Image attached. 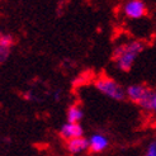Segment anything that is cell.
Masks as SVG:
<instances>
[{"label":"cell","instance_id":"4","mask_svg":"<svg viewBox=\"0 0 156 156\" xmlns=\"http://www.w3.org/2000/svg\"><path fill=\"white\" fill-rule=\"evenodd\" d=\"M123 14L129 19H141L147 14V5L144 0H128L123 5Z\"/></svg>","mask_w":156,"mask_h":156},{"label":"cell","instance_id":"9","mask_svg":"<svg viewBox=\"0 0 156 156\" xmlns=\"http://www.w3.org/2000/svg\"><path fill=\"white\" fill-rule=\"evenodd\" d=\"M84 118V112L79 104H73L70 105L67 112H66V119L67 122L73 123H80L81 119Z\"/></svg>","mask_w":156,"mask_h":156},{"label":"cell","instance_id":"7","mask_svg":"<svg viewBox=\"0 0 156 156\" xmlns=\"http://www.w3.org/2000/svg\"><path fill=\"white\" fill-rule=\"evenodd\" d=\"M109 147V140L103 133H94L89 138V152L100 154Z\"/></svg>","mask_w":156,"mask_h":156},{"label":"cell","instance_id":"6","mask_svg":"<svg viewBox=\"0 0 156 156\" xmlns=\"http://www.w3.org/2000/svg\"><path fill=\"white\" fill-rule=\"evenodd\" d=\"M13 46H14V37L10 33L0 32V64H4L10 57Z\"/></svg>","mask_w":156,"mask_h":156},{"label":"cell","instance_id":"5","mask_svg":"<svg viewBox=\"0 0 156 156\" xmlns=\"http://www.w3.org/2000/svg\"><path fill=\"white\" fill-rule=\"evenodd\" d=\"M66 150L71 155H79L85 151H89V140L84 136L75 137L66 141Z\"/></svg>","mask_w":156,"mask_h":156},{"label":"cell","instance_id":"2","mask_svg":"<svg viewBox=\"0 0 156 156\" xmlns=\"http://www.w3.org/2000/svg\"><path fill=\"white\" fill-rule=\"evenodd\" d=\"M94 87L100 94H103L104 97L112 100H115V102H122V100L127 99L126 90L123 89V87L119 83H117L112 77L108 76L98 77L94 83Z\"/></svg>","mask_w":156,"mask_h":156},{"label":"cell","instance_id":"8","mask_svg":"<svg viewBox=\"0 0 156 156\" xmlns=\"http://www.w3.org/2000/svg\"><path fill=\"white\" fill-rule=\"evenodd\" d=\"M80 136H84V128L81 127L80 123L67 122L60 128V137L64 138L65 141L75 137H80Z\"/></svg>","mask_w":156,"mask_h":156},{"label":"cell","instance_id":"3","mask_svg":"<svg viewBox=\"0 0 156 156\" xmlns=\"http://www.w3.org/2000/svg\"><path fill=\"white\" fill-rule=\"evenodd\" d=\"M152 94V89L145 84H133L126 89V97L129 102L135 103L144 111H147L150 103V98Z\"/></svg>","mask_w":156,"mask_h":156},{"label":"cell","instance_id":"11","mask_svg":"<svg viewBox=\"0 0 156 156\" xmlns=\"http://www.w3.org/2000/svg\"><path fill=\"white\" fill-rule=\"evenodd\" d=\"M146 156H156V141L150 142L146 149Z\"/></svg>","mask_w":156,"mask_h":156},{"label":"cell","instance_id":"1","mask_svg":"<svg viewBox=\"0 0 156 156\" xmlns=\"http://www.w3.org/2000/svg\"><path fill=\"white\" fill-rule=\"evenodd\" d=\"M144 50L145 44L141 41H131L115 46L112 55L115 67L123 73H128Z\"/></svg>","mask_w":156,"mask_h":156},{"label":"cell","instance_id":"10","mask_svg":"<svg viewBox=\"0 0 156 156\" xmlns=\"http://www.w3.org/2000/svg\"><path fill=\"white\" fill-rule=\"evenodd\" d=\"M147 112H155L156 113V89H152V94L150 98L149 107H147Z\"/></svg>","mask_w":156,"mask_h":156}]
</instances>
